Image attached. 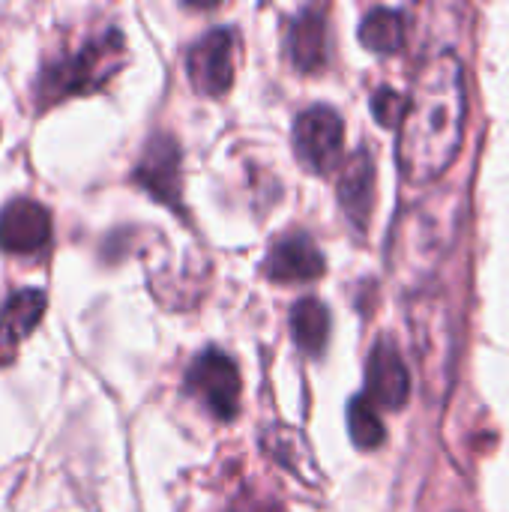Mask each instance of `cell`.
<instances>
[{
  "mask_svg": "<svg viewBox=\"0 0 509 512\" xmlns=\"http://www.w3.org/2000/svg\"><path fill=\"white\" fill-rule=\"evenodd\" d=\"M135 177L153 198H159L165 204H177V198H180V150H177L174 138H168V135L153 138L138 162Z\"/></svg>",
  "mask_w": 509,
  "mask_h": 512,
  "instance_id": "12",
  "label": "cell"
},
{
  "mask_svg": "<svg viewBox=\"0 0 509 512\" xmlns=\"http://www.w3.org/2000/svg\"><path fill=\"white\" fill-rule=\"evenodd\" d=\"M339 207L363 231L375 207V159L366 147L354 150L339 168Z\"/></svg>",
  "mask_w": 509,
  "mask_h": 512,
  "instance_id": "11",
  "label": "cell"
},
{
  "mask_svg": "<svg viewBox=\"0 0 509 512\" xmlns=\"http://www.w3.org/2000/svg\"><path fill=\"white\" fill-rule=\"evenodd\" d=\"M120 54H123V36L117 30H108L102 39L84 45L78 54H69L54 69H48L45 96H66L75 90L99 87L117 66Z\"/></svg>",
  "mask_w": 509,
  "mask_h": 512,
  "instance_id": "4",
  "label": "cell"
},
{
  "mask_svg": "<svg viewBox=\"0 0 509 512\" xmlns=\"http://www.w3.org/2000/svg\"><path fill=\"white\" fill-rule=\"evenodd\" d=\"M291 336L300 351L306 354H321L330 339V312L321 300L303 297L291 306Z\"/></svg>",
  "mask_w": 509,
  "mask_h": 512,
  "instance_id": "15",
  "label": "cell"
},
{
  "mask_svg": "<svg viewBox=\"0 0 509 512\" xmlns=\"http://www.w3.org/2000/svg\"><path fill=\"white\" fill-rule=\"evenodd\" d=\"M405 111H408V96H402L399 90L393 87H381L375 90L372 96V114L381 126H402L405 120Z\"/></svg>",
  "mask_w": 509,
  "mask_h": 512,
  "instance_id": "19",
  "label": "cell"
},
{
  "mask_svg": "<svg viewBox=\"0 0 509 512\" xmlns=\"http://www.w3.org/2000/svg\"><path fill=\"white\" fill-rule=\"evenodd\" d=\"M348 429H351V441L360 450H378L387 438V429L378 417V411L372 408L369 399H354L348 408Z\"/></svg>",
  "mask_w": 509,
  "mask_h": 512,
  "instance_id": "18",
  "label": "cell"
},
{
  "mask_svg": "<svg viewBox=\"0 0 509 512\" xmlns=\"http://www.w3.org/2000/svg\"><path fill=\"white\" fill-rule=\"evenodd\" d=\"M45 309V294L36 288H24L18 294H12L0 312V333L6 339H24L42 318Z\"/></svg>",
  "mask_w": 509,
  "mask_h": 512,
  "instance_id": "17",
  "label": "cell"
},
{
  "mask_svg": "<svg viewBox=\"0 0 509 512\" xmlns=\"http://www.w3.org/2000/svg\"><path fill=\"white\" fill-rule=\"evenodd\" d=\"M264 447L270 450V456L285 471L297 474L303 483H315L318 480V465L312 459V450H309L306 438L297 429H288V426L264 429Z\"/></svg>",
  "mask_w": 509,
  "mask_h": 512,
  "instance_id": "14",
  "label": "cell"
},
{
  "mask_svg": "<svg viewBox=\"0 0 509 512\" xmlns=\"http://www.w3.org/2000/svg\"><path fill=\"white\" fill-rule=\"evenodd\" d=\"M360 42L375 54H396L405 45V18L399 9L375 6L360 21Z\"/></svg>",
  "mask_w": 509,
  "mask_h": 512,
  "instance_id": "16",
  "label": "cell"
},
{
  "mask_svg": "<svg viewBox=\"0 0 509 512\" xmlns=\"http://www.w3.org/2000/svg\"><path fill=\"white\" fill-rule=\"evenodd\" d=\"M465 114L468 93L462 60L453 51L426 57L414 75L396 141V162L408 183H435L453 165L465 135Z\"/></svg>",
  "mask_w": 509,
  "mask_h": 512,
  "instance_id": "1",
  "label": "cell"
},
{
  "mask_svg": "<svg viewBox=\"0 0 509 512\" xmlns=\"http://www.w3.org/2000/svg\"><path fill=\"white\" fill-rule=\"evenodd\" d=\"M186 387L204 402V408L216 420L231 423L240 414L243 381H240V369L234 366L228 354L216 348H207L204 354H198L186 372Z\"/></svg>",
  "mask_w": 509,
  "mask_h": 512,
  "instance_id": "3",
  "label": "cell"
},
{
  "mask_svg": "<svg viewBox=\"0 0 509 512\" xmlns=\"http://www.w3.org/2000/svg\"><path fill=\"white\" fill-rule=\"evenodd\" d=\"M411 396V372L390 339H381L366 363V399L387 408L402 411Z\"/></svg>",
  "mask_w": 509,
  "mask_h": 512,
  "instance_id": "9",
  "label": "cell"
},
{
  "mask_svg": "<svg viewBox=\"0 0 509 512\" xmlns=\"http://www.w3.org/2000/svg\"><path fill=\"white\" fill-rule=\"evenodd\" d=\"M321 273H324V252L306 231L282 234L264 258V276L279 285L315 282Z\"/></svg>",
  "mask_w": 509,
  "mask_h": 512,
  "instance_id": "8",
  "label": "cell"
},
{
  "mask_svg": "<svg viewBox=\"0 0 509 512\" xmlns=\"http://www.w3.org/2000/svg\"><path fill=\"white\" fill-rule=\"evenodd\" d=\"M51 237V216L30 198H15L0 210V249L3 252H36Z\"/></svg>",
  "mask_w": 509,
  "mask_h": 512,
  "instance_id": "10",
  "label": "cell"
},
{
  "mask_svg": "<svg viewBox=\"0 0 509 512\" xmlns=\"http://www.w3.org/2000/svg\"><path fill=\"white\" fill-rule=\"evenodd\" d=\"M414 333H417V351H420V369L426 375L429 393L441 387V393L450 387V369H453V324L450 312L435 297H420L414 306Z\"/></svg>",
  "mask_w": 509,
  "mask_h": 512,
  "instance_id": "5",
  "label": "cell"
},
{
  "mask_svg": "<svg viewBox=\"0 0 509 512\" xmlns=\"http://www.w3.org/2000/svg\"><path fill=\"white\" fill-rule=\"evenodd\" d=\"M453 234H456V210L450 204V195L423 198L399 216L390 258L396 270H405L411 279L426 276L438 264V258L450 249Z\"/></svg>",
  "mask_w": 509,
  "mask_h": 512,
  "instance_id": "2",
  "label": "cell"
},
{
  "mask_svg": "<svg viewBox=\"0 0 509 512\" xmlns=\"http://www.w3.org/2000/svg\"><path fill=\"white\" fill-rule=\"evenodd\" d=\"M189 81L204 96H225L234 84L237 42L228 27L207 30L186 54Z\"/></svg>",
  "mask_w": 509,
  "mask_h": 512,
  "instance_id": "7",
  "label": "cell"
},
{
  "mask_svg": "<svg viewBox=\"0 0 509 512\" xmlns=\"http://www.w3.org/2000/svg\"><path fill=\"white\" fill-rule=\"evenodd\" d=\"M288 57L300 72H318L327 60V27L324 12L306 6L288 24Z\"/></svg>",
  "mask_w": 509,
  "mask_h": 512,
  "instance_id": "13",
  "label": "cell"
},
{
  "mask_svg": "<svg viewBox=\"0 0 509 512\" xmlns=\"http://www.w3.org/2000/svg\"><path fill=\"white\" fill-rule=\"evenodd\" d=\"M231 512H279L276 507L264 504V501H237V507Z\"/></svg>",
  "mask_w": 509,
  "mask_h": 512,
  "instance_id": "20",
  "label": "cell"
},
{
  "mask_svg": "<svg viewBox=\"0 0 509 512\" xmlns=\"http://www.w3.org/2000/svg\"><path fill=\"white\" fill-rule=\"evenodd\" d=\"M342 147H345V123L330 105L306 108L294 123V150L309 171L330 174L342 168Z\"/></svg>",
  "mask_w": 509,
  "mask_h": 512,
  "instance_id": "6",
  "label": "cell"
}]
</instances>
